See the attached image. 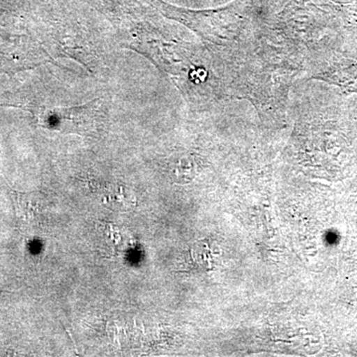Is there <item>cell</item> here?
I'll list each match as a JSON object with an SVG mask.
<instances>
[{"label": "cell", "instance_id": "1", "mask_svg": "<svg viewBox=\"0 0 357 357\" xmlns=\"http://www.w3.org/2000/svg\"><path fill=\"white\" fill-rule=\"evenodd\" d=\"M317 77L340 86L347 93H357V57H342L333 61Z\"/></svg>", "mask_w": 357, "mask_h": 357}]
</instances>
